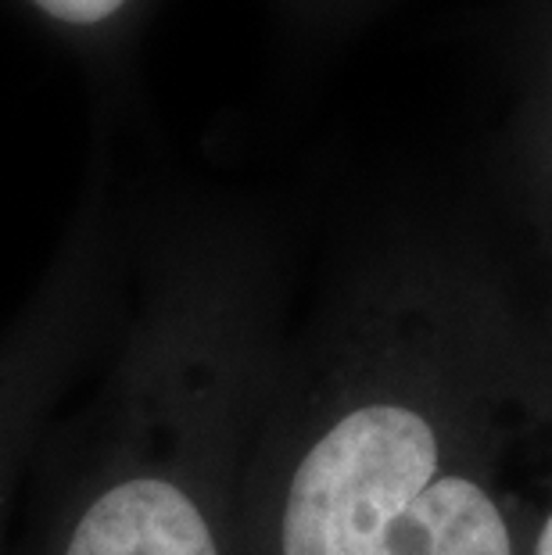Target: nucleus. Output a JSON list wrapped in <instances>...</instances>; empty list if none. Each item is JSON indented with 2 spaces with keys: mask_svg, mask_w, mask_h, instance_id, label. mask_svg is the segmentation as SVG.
<instances>
[{
  "mask_svg": "<svg viewBox=\"0 0 552 555\" xmlns=\"http://www.w3.org/2000/svg\"><path fill=\"white\" fill-rule=\"evenodd\" d=\"M538 555H552V516H549V524L542 527V538H538Z\"/></svg>",
  "mask_w": 552,
  "mask_h": 555,
  "instance_id": "obj_5",
  "label": "nucleus"
},
{
  "mask_svg": "<svg viewBox=\"0 0 552 555\" xmlns=\"http://www.w3.org/2000/svg\"><path fill=\"white\" fill-rule=\"evenodd\" d=\"M277 555H513L496 502L441 474L424 412L359 401L334 416L291 466Z\"/></svg>",
  "mask_w": 552,
  "mask_h": 555,
  "instance_id": "obj_2",
  "label": "nucleus"
},
{
  "mask_svg": "<svg viewBox=\"0 0 552 555\" xmlns=\"http://www.w3.org/2000/svg\"><path fill=\"white\" fill-rule=\"evenodd\" d=\"M108 330L87 287H54L0 334V524L29 455Z\"/></svg>",
  "mask_w": 552,
  "mask_h": 555,
  "instance_id": "obj_3",
  "label": "nucleus"
},
{
  "mask_svg": "<svg viewBox=\"0 0 552 555\" xmlns=\"http://www.w3.org/2000/svg\"><path fill=\"white\" fill-rule=\"evenodd\" d=\"M123 4L126 0H37V8H43L57 22H68V26H98Z\"/></svg>",
  "mask_w": 552,
  "mask_h": 555,
  "instance_id": "obj_4",
  "label": "nucleus"
},
{
  "mask_svg": "<svg viewBox=\"0 0 552 555\" xmlns=\"http://www.w3.org/2000/svg\"><path fill=\"white\" fill-rule=\"evenodd\" d=\"M104 345L43 555H230L233 323L169 276Z\"/></svg>",
  "mask_w": 552,
  "mask_h": 555,
  "instance_id": "obj_1",
  "label": "nucleus"
}]
</instances>
